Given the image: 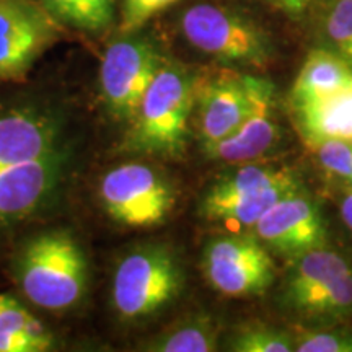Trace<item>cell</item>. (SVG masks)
<instances>
[{
  "label": "cell",
  "mask_w": 352,
  "mask_h": 352,
  "mask_svg": "<svg viewBox=\"0 0 352 352\" xmlns=\"http://www.w3.org/2000/svg\"><path fill=\"white\" fill-rule=\"evenodd\" d=\"M114 19V0H78L72 25L85 32H103Z\"/></svg>",
  "instance_id": "24"
},
{
  "label": "cell",
  "mask_w": 352,
  "mask_h": 352,
  "mask_svg": "<svg viewBox=\"0 0 352 352\" xmlns=\"http://www.w3.org/2000/svg\"><path fill=\"white\" fill-rule=\"evenodd\" d=\"M253 227L256 239L267 250L290 259L323 248L328 240L320 206L300 191L277 201Z\"/></svg>",
  "instance_id": "11"
},
{
  "label": "cell",
  "mask_w": 352,
  "mask_h": 352,
  "mask_svg": "<svg viewBox=\"0 0 352 352\" xmlns=\"http://www.w3.org/2000/svg\"><path fill=\"white\" fill-rule=\"evenodd\" d=\"M307 321H334L352 314V271L302 294L284 305Z\"/></svg>",
  "instance_id": "19"
},
{
  "label": "cell",
  "mask_w": 352,
  "mask_h": 352,
  "mask_svg": "<svg viewBox=\"0 0 352 352\" xmlns=\"http://www.w3.org/2000/svg\"><path fill=\"white\" fill-rule=\"evenodd\" d=\"M202 272L226 297L263 296L274 280V263L267 248L252 235L210 240L202 252Z\"/></svg>",
  "instance_id": "7"
},
{
  "label": "cell",
  "mask_w": 352,
  "mask_h": 352,
  "mask_svg": "<svg viewBox=\"0 0 352 352\" xmlns=\"http://www.w3.org/2000/svg\"><path fill=\"white\" fill-rule=\"evenodd\" d=\"M182 32L192 47L220 63L264 67L272 57L270 38L256 23L214 3L188 8L182 16Z\"/></svg>",
  "instance_id": "4"
},
{
  "label": "cell",
  "mask_w": 352,
  "mask_h": 352,
  "mask_svg": "<svg viewBox=\"0 0 352 352\" xmlns=\"http://www.w3.org/2000/svg\"><path fill=\"white\" fill-rule=\"evenodd\" d=\"M274 83L270 82L259 95L254 111L232 135L206 148L214 160L243 164L266 155L280 139V127L274 120Z\"/></svg>",
  "instance_id": "13"
},
{
  "label": "cell",
  "mask_w": 352,
  "mask_h": 352,
  "mask_svg": "<svg viewBox=\"0 0 352 352\" xmlns=\"http://www.w3.org/2000/svg\"><path fill=\"white\" fill-rule=\"evenodd\" d=\"M219 349V327L210 316L196 315L165 329L144 346L152 352H212Z\"/></svg>",
  "instance_id": "20"
},
{
  "label": "cell",
  "mask_w": 352,
  "mask_h": 352,
  "mask_svg": "<svg viewBox=\"0 0 352 352\" xmlns=\"http://www.w3.org/2000/svg\"><path fill=\"white\" fill-rule=\"evenodd\" d=\"M320 164L329 173L347 179L352 175V142L349 140H327L314 148Z\"/></svg>",
  "instance_id": "26"
},
{
  "label": "cell",
  "mask_w": 352,
  "mask_h": 352,
  "mask_svg": "<svg viewBox=\"0 0 352 352\" xmlns=\"http://www.w3.org/2000/svg\"><path fill=\"white\" fill-rule=\"evenodd\" d=\"M183 272L165 246H145L122 258L113 276L111 302L122 320H144L178 297Z\"/></svg>",
  "instance_id": "3"
},
{
  "label": "cell",
  "mask_w": 352,
  "mask_h": 352,
  "mask_svg": "<svg viewBox=\"0 0 352 352\" xmlns=\"http://www.w3.org/2000/svg\"><path fill=\"white\" fill-rule=\"evenodd\" d=\"M344 182L347 183V188H349V189H351V192H352V175H351L349 178H347V179H344Z\"/></svg>",
  "instance_id": "30"
},
{
  "label": "cell",
  "mask_w": 352,
  "mask_h": 352,
  "mask_svg": "<svg viewBox=\"0 0 352 352\" xmlns=\"http://www.w3.org/2000/svg\"><path fill=\"white\" fill-rule=\"evenodd\" d=\"M294 111L302 139L311 151L327 140L352 142V90L296 107Z\"/></svg>",
  "instance_id": "16"
},
{
  "label": "cell",
  "mask_w": 352,
  "mask_h": 352,
  "mask_svg": "<svg viewBox=\"0 0 352 352\" xmlns=\"http://www.w3.org/2000/svg\"><path fill=\"white\" fill-rule=\"evenodd\" d=\"M298 191L289 168L246 165L214 184L201 201V215L210 222L253 227L277 201Z\"/></svg>",
  "instance_id": "5"
},
{
  "label": "cell",
  "mask_w": 352,
  "mask_h": 352,
  "mask_svg": "<svg viewBox=\"0 0 352 352\" xmlns=\"http://www.w3.org/2000/svg\"><path fill=\"white\" fill-rule=\"evenodd\" d=\"M162 64L147 39L127 36L109 44L100 65V90L113 118L132 121Z\"/></svg>",
  "instance_id": "8"
},
{
  "label": "cell",
  "mask_w": 352,
  "mask_h": 352,
  "mask_svg": "<svg viewBox=\"0 0 352 352\" xmlns=\"http://www.w3.org/2000/svg\"><path fill=\"white\" fill-rule=\"evenodd\" d=\"M324 32L334 52L352 67V0H334L324 20Z\"/></svg>",
  "instance_id": "22"
},
{
  "label": "cell",
  "mask_w": 352,
  "mask_h": 352,
  "mask_svg": "<svg viewBox=\"0 0 352 352\" xmlns=\"http://www.w3.org/2000/svg\"><path fill=\"white\" fill-rule=\"evenodd\" d=\"M352 90V67L334 51L314 50L292 85L294 108Z\"/></svg>",
  "instance_id": "15"
},
{
  "label": "cell",
  "mask_w": 352,
  "mask_h": 352,
  "mask_svg": "<svg viewBox=\"0 0 352 352\" xmlns=\"http://www.w3.org/2000/svg\"><path fill=\"white\" fill-rule=\"evenodd\" d=\"M294 261L296 263L285 279L283 296H280L284 305L308 290L320 287L328 280L352 271V264L342 254L334 250H328L327 246L302 254Z\"/></svg>",
  "instance_id": "18"
},
{
  "label": "cell",
  "mask_w": 352,
  "mask_h": 352,
  "mask_svg": "<svg viewBox=\"0 0 352 352\" xmlns=\"http://www.w3.org/2000/svg\"><path fill=\"white\" fill-rule=\"evenodd\" d=\"M280 2H284V3H287L289 7H300L303 2H305V0H280Z\"/></svg>",
  "instance_id": "29"
},
{
  "label": "cell",
  "mask_w": 352,
  "mask_h": 352,
  "mask_svg": "<svg viewBox=\"0 0 352 352\" xmlns=\"http://www.w3.org/2000/svg\"><path fill=\"white\" fill-rule=\"evenodd\" d=\"M15 267L21 292L44 310H67L77 305L85 294V253L67 232L36 236L21 250Z\"/></svg>",
  "instance_id": "2"
},
{
  "label": "cell",
  "mask_w": 352,
  "mask_h": 352,
  "mask_svg": "<svg viewBox=\"0 0 352 352\" xmlns=\"http://www.w3.org/2000/svg\"><path fill=\"white\" fill-rule=\"evenodd\" d=\"M39 2L56 21L72 25L78 0H39Z\"/></svg>",
  "instance_id": "27"
},
{
  "label": "cell",
  "mask_w": 352,
  "mask_h": 352,
  "mask_svg": "<svg viewBox=\"0 0 352 352\" xmlns=\"http://www.w3.org/2000/svg\"><path fill=\"white\" fill-rule=\"evenodd\" d=\"M178 2V0H124L121 15V33L131 34L138 32L140 26L147 23L152 16L165 8Z\"/></svg>",
  "instance_id": "25"
},
{
  "label": "cell",
  "mask_w": 352,
  "mask_h": 352,
  "mask_svg": "<svg viewBox=\"0 0 352 352\" xmlns=\"http://www.w3.org/2000/svg\"><path fill=\"white\" fill-rule=\"evenodd\" d=\"M341 217L347 228L352 232V192H349L341 202Z\"/></svg>",
  "instance_id": "28"
},
{
  "label": "cell",
  "mask_w": 352,
  "mask_h": 352,
  "mask_svg": "<svg viewBox=\"0 0 352 352\" xmlns=\"http://www.w3.org/2000/svg\"><path fill=\"white\" fill-rule=\"evenodd\" d=\"M270 80L254 76L219 70L214 76L196 78L197 114L202 147L228 138L256 108L259 95Z\"/></svg>",
  "instance_id": "9"
},
{
  "label": "cell",
  "mask_w": 352,
  "mask_h": 352,
  "mask_svg": "<svg viewBox=\"0 0 352 352\" xmlns=\"http://www.w3.org/2000/svg\"><path fill=\"white\" fill-rule=\"evenodd\" d=\"M228 346L235 352H292L294 336L285 329L253 321L236 328Z\"/></svg>",
  "instance_id": "21"
},
{
  "label": "cell",
  "mask_w": 352,
  "mask_h": 352,
  "mask_svg": "<svg viewBox=\"0 0 352 352\" xmlns=\"http://www.w3.org/2000/svg\"><path fill=\"white\" fill-rule=\"evenodd\" d=\"M297 352H352V333L297 329L292 333Z\"/></svg>",
  "instance_id": "23"
},
{
  "label": "cell",
  "mask_w": 352,
  "mask_h": 352,
  "mask_svg": "<svg viewBox=\"0 0 352 352\" xmlns=\"http://www.w3.org/2000/svg\"><path fill=\"white\" fill-rule=\"evenodd\" d=\"M196 78L186 69L162 64L132 118L124 151L182 157L186 151L189 116L195 108Z\"/></svg>",
  "instance_id": "1"
},
{
  "label": "cell",
  "mask_w": 352,
  "mask_h": 352,
  "mask_svg": "<svg viewBox=\"0 0 352 352\" xmlns=\"http://www.w3.org/2000/svg\"><path fill=\"white\" fill-rule=\"evenodd\" d=\"M100 199L116 222L148 228L165 222L175 208L176 195L157 170L144 164H124L101 178Z\"/></svg>",
  "instance_id": "6"
},
{
  "label": "cell",
  "mask_w": 352,
  "mask_h": 352,
  "mask_svg": "<svg viewBox=\"0 0 352 352\" xmlns=\"http://www.w3.org/2000/svg\"><path fill=\"white\" fill-rule=\"evenodd\" d=\"M57 134L46 118L32 113L0 116V168L56 153Z\"/></svg>",
  "instance_id": "14"
},
{
  "label": "cell",
  "mask_w": 352,
  "mask_h": 352,
  "mask_svg": "<svg viewBox=\"0 0 352 352\" xmlns=\"http://www.w3.org/2000/svg\"><path fill=\"white\" fill-rule=\"evenodd\" d=\"M57 153L0 168V220L25 217L51 195L60 178Z\"/></svg>",
  "instance_id": "12"
},
{
  "label": "cell",
  "mask_w": 352,
  "mask_h": 352,
  "mask_svg": "<svg viewBox=\"0 0 352 352\" xmlns=\"http://www.w3.org/2000/svg\"><path fill=\"white\" fill-rule=\"evenodd\" d=\"M52 344L50 329L19 302L0 296V352H44Z\"/></svg>",
  "instance_id": "17"
},
{
  "label": "cell",
  "mask_w": 352,
  "mask_h": 352,
  "mask_svg": "<svg viewBox=\"0 0 352 352\" xmlns=\"http://www.w3.org/2000/svg\"><path fill=\"white\" fill-rule=\"evenodd\" d=\"M57 23L36 0H0V80L28 72L54 44Z\"/></svg>",
  "instance_id": "10"
}]
</instances>
